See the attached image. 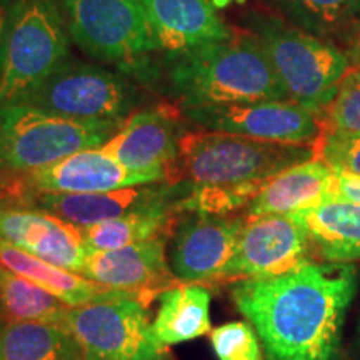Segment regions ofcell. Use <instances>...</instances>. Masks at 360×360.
<instances>
[{
    "mask_svg": "<svg viewBox=\"0 0 360 360\" xmlns=\"http://www.w3.org/2000/svg\"><path fill=\"white\" fill-rule=\"evenodd\" d=\"M357 290V270L307 262L232 287L238 312L262 342L265 360H339L340 330Z\"/></svg>",
    "mask_w": 360,
    "mask_h": 360,
    "instance_id": "1",
    "label": "cell"
},
{
    "mask_svg": "<svg viewBox=\"0 0 360 360\" xmlns=\"http://www.w3.org/2000/svg\"><path fill=\"white\" fill-rule=\"evenodd\" d=\"M169 84L184 110L290 101L254 34L169 53Z\"/></svg>",
    "mask_w": 360,
    "mask_h": 360,
    "instance_id": "2",
    "label": "cell"
},
{
    "mask_svg": "<svg viewBox=\"0 0 360 360\" xmlns=\"http://www.w3.org/2000/svg\"><path fill=\"white\" fill-rule=\"evenodd\" d=\"M315 159V147L269 142L224 132L180 134L177 160L167 174L169 186H238L264 182L292 165Z\"/></svg>",
    "mask_w": 360,
    "mask_h": 360,
    "instance_id": "3",
    "label": "cell"
},
{
    "mask_svg": "<svg viewBox=\"0 0 360 360\" xmlns=\"http://www.w3.org/2000/svg\"><path fill=\"white\" fill-rule=\"evenodd\" d=\"M250 27L290 101L321 115L347 70V56L281 17L252 15Z\"/></svg>",
    "mask_w": 360,
    "mask_h": 360,
    "instance_id": "4",
    "label": "cell"
},
{
    "mask_svg": "<svg viewBox=\"0 0 360 360\" xmlns=\"http://www.w3.org/2000/svg\"><path fill=\"white\" fill-rule=\"evenodd\" d=\"M69 60L65 20L53 0H13L0 62V107L17 103Z\"/></svg>",
    "mask_w": 360,
    "mask_h": 360,
    "instance_id": "5",
    "label": "cell"
},
{
    "mask_svg": "<svg viewBox=\"0 0 360 360\" xmlns=\"http://www.w3.org/2000/svg\"><path fill=\"white\" fill-rule=\"evenodd\" d=\"M124 122H84L24 103L0 107V164L30 175L85 148L102 147Z\"/></svg>",
    "mask_w": 360,
    "mask_h": 360,
    "instance_id": "6",
    "label": "cell"
},
{
    "mask_svg": "<svg viewBox=\"0 0 360 360\" xmlns=\"http://www.w3.org/2000/svg\"><path fill=\"white\" fill-rule=\"evenodd\" d=\"M65 327L84 360H164L167 349L154 334L147 304L117 290L70 307Z\"/></svg>",
    "mask_w": 360,
    "mask_h": 360,
    "instance_id": "7",
    "label": "cell"
},
{
    "mask_svg": "<svg viewBox=\"0 0 360 360\" xmlns=\"http://www.w3.org/2000/svg\"><path fill=\"white\" fill-rule=\"evenodd\" d=\"M17 103L84 122H124L137 94L115 72L65 60Z\"/></svg>",
    "mask_w": 360,
    "mask_h": 360,
    "instance_id": "8",
    "label": "cell"
},
{
    "mask_svg": "<svg viewBox=\"0 0 360 360\" xmlns=\"http://www.w3.org/2000/svg\"><path fill=\"white\" fill-rule=\"evenodd\" d=\"M69 34L89 56L125 67L160 51L142 0H65Z\"/></svg>",
    "mask_w": 360,
    "mask_h": 360,
    "instance_id": "9",
    "label": "cell"
},
{
    "mask_svg": "<svg viewBox=\"0 0 360 360\" xmlns=\"http://www.w3.org/2000/svg\"><path fill=\"white\" fill-rule=\"evenodd\" d=\"M312 259L309 233L294 215H265L247 220L232 259L217 281L281 276Z\"/></svg>",
    "mask_w": 360,
    "mask_h": 360,
    "instance_id": "10",
    "label": "cell"
},
{
    "mask_svg": "<svg viewBox=\"0 0 360 360\" xmlns=\"http://www.w3.org/2000/svg\"><path fill=\"white\" fill-rule=\"evenodd\" d=\"M187 119L205 130L269 142L315 146L322 132L321 115L294 101H262L188 109Z\"/></svg>",
    "mask_w": 360,
    "mask_h": 360,
    "instance_id": "11",
    "label": "cell"
},
{
    "mask_svg": "<svg viewBox=\"0 0 360 360\" xmlns=\"http://www.w3.org/2000/svg\"><path fill=\"white\" fill-rule=\"evenodd\" d=\"M179 224L169 249L174 277L186 283L215 282L236 250L245 217L192 214Z\"/></svg>",
    "mask_w": 360,
    "mask_h": 360,
    "instance_id": "12",
    "label": "cell"
},
{
    "mask_svg": "<svg viewBox=\"0 0 360 360\" xmlns=\"http://www.w3.org/2000/svg\"><path fill=\"white\" fill-rule=\"evenodd\" d=\"M80 276L109 289L137 295L148 304L155 294L177 285L167 259V236L115 250L89 252Z\"/></svg>",
    "mask_w": 360,
    "mask_h": 360,
    "instance_id": "13",
    "label": "cell"
},
{
    "mask_svg": "<svg viewBox=\"0 0 360 360\" xmlns=\"http://www.w3.org/2000/svg\"><path fill=\"white\" fill-rule=\"evenodd\" d=\"M177 117L165 107L135 112L102 148L152 184L167 177L179 152Z\"/></svg>",
    "mask_w": 360,
    "mask_h": 360,
    "instance_id": "14",
    "label": "cell"
},
{
    "mask_svg": "<svg viewBox=\"0 0 360 360\" xmlns=\"http://www.w3.org/2000/svg\"><path fill=\"white\" fill-rule=\"evenodd\" d=\"M0 238L75 274H82L89 257L80 227L42 209L6 207L0 210Z\"/></svg>",
    "mask_w": 360,
    "mask_h": 360,
    "instance_id": "15",
    "label": "cell"
},
{
    "mask_svg": "<svg viewBox=\"0 0 360 360\" xmlns=\"http://www.w3.org/2000/svg\"><path fill=\"white\" fill-rule=\"evenodd\" d=\"M34 199L39 193H92L152 184L130 172L102 147L85 148L27 175Z\"/></svg>",
    "mask_w": 360,
    "mask_h": 360,
    "instance_id": "16",
    "label": "cell"
},
{
    "mask_svg": "<svg viewBox=\"0 0 360 360\" xmlns=\"http://www.w3.org/2000/svg\"><path fill=\"white\" fill-rule=\"evenodd\" d=\"M142 4L160 51L177 53L233 35L215 12L212 0H142Z\"/></svg>",
    "mask_w": 360,
    "mask_h": 360,
    "instance_id": "17",
    "label": "cell"
},
{
    "mask_svg": "<svg viewBox=\"0 0 360 360\" xmlns=\"http://www.w3.org/2000/svg\"><path fill=\"white\" fill-rule=\"evenodd\" d=\"M337 172L321 159L292 165L270 177L250 202L245 219L290 215L335 197Z\"/></svg>",
    "mask_w": 360,
    "mask_h": 360,
    "instance_id": "18",
    "label": "cell"
},
{
    "mask_svg": "<svg viewBox=\"0 0 360 360\" xmlns=\"http://www.w3.org/2000/svg\"><path fill=\"white\" fill-rule=\"evenodd\" d=\"M172 191L169 184L165 187L135 186L92 193H39L34 200L45 212L84 229L169 200Z\"/></svg>",
    "mask_w": 360,
    "mask_h": 360,
    "instance_id": "19",
    "label": "cell"
},
{
    "mask_svg": "<svg viewBox=\"0 0 360 360\" xmlns=\"http://www.w3.org/2000/svg\"><path fill=\"white\" fill-rule=\"evenodd\" d=\"M307 231L314 257L349 264L360 259V207L339 197L292 214Z\"/></svg>",
    "mask_w": 360,
    "mask_h": 360,
    "instance_id": "20",
    "label": "cell"
},
{
    "mask_svg": "<svg viewBox=\"0 0 360 360\" xmlns=\"http://www.w3.org/2000/svg\"><path fill=\"white\" fill-rule=\"evenodd\" d=\"M0 267L11 270L17 276L32 281L44 287L62 302L77 307L114 294V289L89 281L80 274L60 269L45 260L35 257L20 247H15L0 238Z\"/></svg>",
    "mask_w": 360,
    "mask_h": 360,
    "instance_id": "21",
    "label": "cell"
},
{
    "mask_svg": "<svg viewBox=\"0 0 360 360\" xmlns=\"http://www.w3.org/2000/svg\"><path fill=\"white\" fill-rule=\"evenodd\" d=\"M210 292L199 283H184L160 294L154 334L164 345L210 334Z\"/></svg>",
    "mask_w": 360,
    "mask_h": 360,
    "instance_id": "22",
    "label": "cell"
},
{
    "mask_svg": "<svg viewBox=\"0 0 360 360\" xmlns=\"http://www.w3.org/2000/svg\"><path fill=\"white\" fill-rule=\"evenodd\" d=\"M0 360H84L65 326L7 322L0 328Z\"/></svg>",
    "mask_w": 360,
    "mask_h": 360,
    "instance_id": "23",
    "label": "cell"
},
{
    "mask_svg": "<svg viewBox=\"0 0 360 360\" xmlns=\"http://www.w3.org/2000/svg\"><path fill=\"white\" fill-rule=\"evenodd\" d=\"M174 214V204L170 205L169 200H162L132 210L122 217L105 220V222L80 229V231H82L84 244L89 252L115 250L165 236L172 225Z\"/></svg>",
    "mask_w": 360,
    "mask_h": 360,
    "instance_id": "24",
    "label": "cell"
},
{
    "mask_svg": "<svg viewBox=\"0 0 360 360\" xmlns=\"http://www.w3.org/2000/svg\"><path fill=\"white\" fill-rule=\"evenodd\" d=\"M283 15L327 42H350L360 30V0H274Z\"/></svg>",
    "mask_w": 360,
    "mask_h": 360,
    "instance_id": "25",
    "label": "cell"
},
{
    "mask_svg": "<svg viewBox=\"0 0 360 360\" xmlns=\"http://www.w3.org/2000/svg\"><path fill=\"white\" fill-rule=\"evenodd\" d=\"M70 305L44 287L0 267V314L7 322H51L65 326Z\"/></svg>",
    "mask_w": 360,
    "mask_h": 360,
    "instance_id": "26",
    "label": "cell"
},
{
    "mask_svg": "<svg viewBox=\"0 0 360 360\" xmlns=\"http://www.w3.org/2000/svg\"><path fill=\"white\" fill-rule=\"evenodd\" d=\"M264 182L238 184V186H202L191 187L188 193L174 204L175 212H192L204 215H225L252 202L262 191Z\"/></svg>",
    "mask_w": 360,
    "mask_h": 360,
    "instance_id": "27",
    "label": "cell"
},
{
    "mask_svg": "<svg viewBox=\"0 0 360 360\" xmlns=\"http://www.w3.org/2000/svg\"><path fill=\"white\" fill-rule=\"evenodd\" d=\"M321 134L360 135V70L349 65L337 92L321 114Z\"/></svg>",
    "mask_w": 360,
    "mask_h": 360,
    "instance_id": "28",
    "label": "cell"
},
{
    "mask_svg": "<svg viewBox=\"0 0 360 360\" xmlns=\"http://www.w3.org/2000/svg\"><path fill=\"white\" fill-rule=\"evenodd\" d=\"M219 360H264L259 337L249 322H229L210 332Z\"/></svg>",
    "mask_w": 360,
    "mask_h": 360,
    "instance_id": "29",
    "label": "cell"
},
{
    "mask_svg": "<svg viewBox=\"0 0 360 360\" xmlns=\"http://www.w3.org/2000/svg\"><path fill=\"white\" fill-rule=\"evenodd\" d=\"M314 147L315 159L321 157L335 172L360 177V135L321 134Z\"/></svg>",
    "mask_w": 360,
    "mask_h": 360,
    "instance_id": "30",
    "label": "cell"
},
{
    "mask_svg": "<svg viewBox=\"0 0 360 360\" xmlns=\"http://www.w3.org/2000/svg\"><path fill=\"white\" fill-rule=\"evenodd\" d=\"M34 197L27 175L12 172L0 164V210L6 207H24Z\"/></svg>",
    "mask_w": 360,
    "mask_h": 360,
    "instance_id": "31",
    "label": "cell"
},
{
    "mask_svg": "<svg viewBox=\"0 0 360 360\" xmlns=\"http://www.w3.org/2000/svg\"><path fill=\"white\" fill-rule=\"evenodd\" d=\"M335 197L360 207V177L337 172Z\"/></svg>",
    "mask_w": 360,
    "mask_h": 360,
    "instance_id": "32",
    "label": "cell"
},
{
    "mask_svg": "<svg viewBox=\"0 0 360 360\" xmlns=\"http://www.w3.org/2000/svg\"><path fill=\"white\" fill-rule=\"evenodd\" d=\"M349 58V62H352L354 67H357L360 70V30L357 34L350 39L349 47H347V53H345Z\"/></svg>",
    "mask_w": 360,
    "mask_h": 360,
    "instance_id": "33",
    "label": "cell"
},
{
    "mask_svg": "<svg viewBox=\"0 0 360 360\" xmlns=\"http://www.w3.org/2000/svg\"><path fill=\"white\" fill-rule=\"evenodd\" d=\"M13 0H0V62H2V44H4V34H6V24L7 15L11 11Z\"/></svg>",
    "mask_w": 360,
    "mask_h": 360,
    "instance_id": "34",
    "label": "cell"
},
{
    "mask_svg": "<svg viewBox=\"0 0 360 360\" xmlns=\"http://www.w3.org/2000/svg\"><path fill=\"white\" fill-rule=\"evenodd\" d=\"M231 2H240L242 4V2H245V0H212V4H214L215 8L227 7Z\"/></svg>",
    "mask_w": 360,
    "mask_h": 360,
    "instance_id": "35",
    "label": "cell"
},
{
    "mask_svg": "<svg viewBox=\"0 0 360 360\" xmlns=\"http://www.w3.org/2000/svg\"><path fill=\"white\" fill-rule=\"evenodd\" d=\"M357 347H359V352H360V322H359V327H357Z\"/></svg>",
    "mask_w": 360,
    "mask_h": 360,
    "instance_id": "36",
    "label": "cell"
}]
</instances>
